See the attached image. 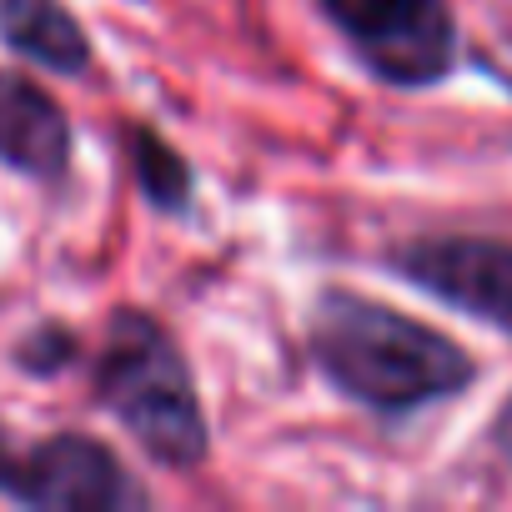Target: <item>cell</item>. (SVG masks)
<instances>
[{"instance_id": "9c48e42d", "label": "cell", "mask_w": 512, "mask_h": 512, "mask_svg": "<svg viewBox=\"0 0 512 512\" xmlns=\"http://www.w3.org/2000/svg\"><path fill=\"white\" fill-rule=\"evenodd\" d=\"M21 477H26V452L11 442L6 422H0V492H6L11 502L21 497Z\"/></svg>"}, {"instance_id": "3957f363", "label": "cell", "mask_w": 512, "mask_h": 512, "mask_svg": "<svg viewBox=\"0 0 512 512\" xmlns=\"http://www.w3.org/2000/svg\"><path fill=\"white\" fill-rule=\"evenodd\" d=\"M347 31L372 76L392 86H432L457 61V26L447 0H322Z\"/></svg>"}, {"instance_id": "8992f818", "label": "cell", "mask_w": 512, "mask_h": 512, "mask_svg": "<svg viewBox=\"0 0 512 512\" xmlns=\"http://www.w3.org/2000/svg\"><path fill=\"white\" fill-rule=\"evenodd\" d=\"M71 161L66 111L26 76L0 71V166L36 181H56Z\"/></svg>"}, {"instance_id": "30bf717a", "label": "cell", "mask_w": 512, "mask_h": 512, "mask_svg": "<svg viewBox=\"0 0 512 512\" xmlns=\"http://www.w3.org/2000/svg\"><path fill=\"white\" fill-rule=\"evenodd\" d=\"M492 442H497V452H502L507 467H512V402L497 412V422H492Z\"/></svg>"}, {"instance_id": "5b68a950", "label": "cell", "mask_w": 512, "mask_h": 512, "mask_svg": "<svg viewBox=\"0 0 512 512\" xmlns=\"http://www.w3.org/2000/svg\"><path fill=\"white\" fill-rule=\"evenodd\" d=\"M26 507H51V512H121V507H146L151 492L126 472V462L81 432H56L36 452H26V477L21 497Z\"/></svg>"}, {"instance_id": "52a82bcc", "label": "cell", "mask_w": 512, "mask_h": 512, "mask_svg": "<svg viewBox=\"0 0 512 512\" xmlns=\"http://www.w3.org/2000/svg\"><path fill=\"white\" fill-rule=\"evenodd\" d=\"M0 41L11 56L56 76H81L91 66V41L81 21L56 0H0Z\"/></svg>"}, {"instance_id": "277c9868", "label": "cell", "mask_w": 512, "mask_h": 512, "mask_svg": "<svg viewBox=\"0 0 512 512\" xmlns=\"http://www.w3.org/2000/svg\"><path fill=\"white\" fill-rule=\"evenodd\" d=\"M392 267L427 297L512 332V241L427 236L392 251Z\"/></svg>"}, {"instance_id": "ba28073f", "label": "cell", "mask_w": 512, "mask_h": 512, "mask_svg": "<svg viewBox=\"0 0 512 512\" xmlns=\"http://www.w3.org/2000/svg\"><path fill=\"white\" fill-rule=\"evenodd\" d=\"M126 141H131V171H136L146 201L161 206V211H186V201H191V166L176 156V146L161 141L156 131H146V126H126Z\"/></svg>"}, {"instance_id": "7a4b0ae2", "label": "cell", "mask_w": 512, "mask_h": 512, "mask_svg": "<svg viewBox=\"0 0 512 512\" xmlns=\"http://www.w3.org/2000/svg\"><path fill=\"white\" fill-rule=\"evenodd\" d=\"M101 407L156 457L161 467L191 472L211 452L206 412L196 397V377L176 347V337L146 312H116L106 347L96 357Z\"/></svg>"}, {"instance_id": "6da1fadb", "label": "cell", "mask_w": 512, "mask_h": 512, "mask_svg": "<svg viewBox=\"0 0 512 512\" xmlns=\"http://www.w3.org/2000/svg\"><path fill=\"white\" fill-rule=\"evenodd\" d=\"M312 357L342 397L372 412H417L477 377L472 357L452 337L347 287H327L317 297Z\"/></svg>"}]
</instances>
